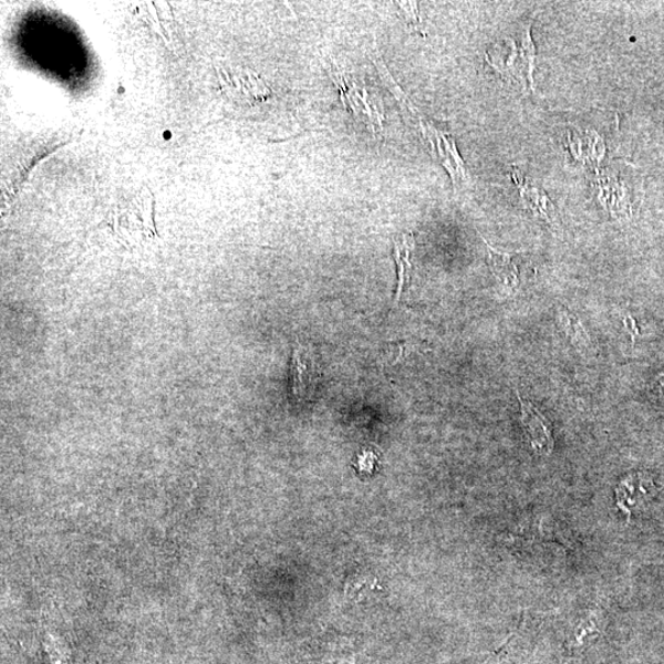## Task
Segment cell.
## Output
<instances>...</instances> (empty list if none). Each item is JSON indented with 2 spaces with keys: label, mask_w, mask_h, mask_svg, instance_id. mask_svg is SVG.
I'll return each instance as SVG.
<instances>
[{
  "label": "cell",
  "mask_w": 664,
  "mask_h": 664,
  "mask_svg": "<svg viewBox=\"0 0 664 664\" xmlns=\"http://www.w3.org/2000/svg\"><path fill=\"white\" fill-rule=\"evenodd\" d=\"M330 77L339 89L344 107L361 123L380 137L384 123V106L379 92L372 88L367 81L339 68L330 70Z\"/></svg>",
  "instance_id": "1"
},
{
  "label": "cell",
  "mask_w": 664,
  "mask_h": 664,
  "mask_svg": "<svg viewBox=\"0 0 664 664\" xmlns=\"http://www.w3.org/2000/svg\"><path fill=\"white\" fill-rule=\"evenodd\" d=\"M384 588L377 577L357 574L347 579L345 594L348 600L355 604H370L372 599H378Z\"/></svg>",
  "instance_id": "5"
},
{
  "label": "cell",
  "mask_w": 664,
  "mask_h": 664,
  "mask_svg": "<svg viewBox=\"0 0 664 664\" xmlns=\"http://www.w3.org/2000/svg\"><path fill=\"white\" fill-rule=\"evenodd\" d=\"M424 139L431 145V152L439 158L440 163L451 174L453 184L456 185L466 179L464 163L456 151L455 142L450 134L441 132L431 126L430 123L420 124Z\"/></svg>",
  "instance_id": "4"
},
{
  "label": "cell",
  "mask_w": 664,
  "mask_h": 664,
  "mask_svg": "<svg viewBox=\"0 0 664 664\" xmlns=\"http://www.w3.org/2000/svg\"><path fill=\"white\" fill-rule=\"evenodd\" d=\"M487 247V262H489L493 274L506 285L513 287L518 284V268L513 263V254L497 251L484 239Z\"/></svg>",
  "instance_id": "7"
},
{
  "label": "cell",
  "mask_w": 664,
  "mask_h": 664,
  "mask_svg": "<svg viewBox=\"0 0 664 664\" xmlns=\"http://www.w3.org/2000/svg\"><path fill=\"white\" fill-rule=\"evenodd\" d=\"M521 405L522 427L532 449L541 454H550L554 449L552 423L539 411L532 402L525 401L517 391Z\"/></svg>",
  "instance_id": "3"
},
{
  "label": "cell",
  "mask_w": 664,
  "mask_h": 664,
  "mask_svg": "<svg viewBox=\"0 0 664 664\" xmlns=\"http://www.w3.org/2000/svg\"><path fill=\"white\" fill-rule=\"evenodd\" d=\"M558 324L563 328L567 337L574 342L577 346H586L589 342V336L580 324V321L574 316L571 314L568 310L562 308L557 313Z\"/></svg>",
  "instance_id": "8"
},
{
  "label": "cell",
  "mask_w": 664,
  "mask_h": 664,
  "mask_svg": "<svg viewBox=\"0 0 664 664\" xmlns=\"http://www.w3.org/2000/svg\"><path fill=\"white\" fill-rule=\"evenodd\" d=\"M414 251V241L412 234H402L396 237L394 241V257H396V263L398 265V289H397V298L396 302L398 303L402 294V289L405 285L409 281L411 277L412 269V254Z\"/></svg>",
  "instance_id": "6"
},
{
  "label": "cell",
  "mask_w": 664,
  "mask_h": 664,
  "mask_svg": "<svg viewBox=\"0 0 664 664\" xmlns=\"http://www.w3.org/2000/svg\"><path fill=\"white\" fill-rule=\"evenodd\" d=\"M307 363L303 357V352L300 348L295 351L292 362H290V378H292V391L295 397L302 398L307 381Z\"/></svg>",
  "instance_id": "9"
},
{
  "label": "cell",
  "mask_w": 664,
  "mask_h": 664,
  "mask_svg": "<svg viewBox=\"0 0 664 664\" xmlns=\"http://www.w3.org/2000/svg\"><path fill=\"white\" fill-rule=\"evenodd\" d=\"M222 91L226 98L242 106L254 107L272 97V89L257 73L239 67H218Z\"/></svg>",
  "instance_id": "2"
}]
</instances>
